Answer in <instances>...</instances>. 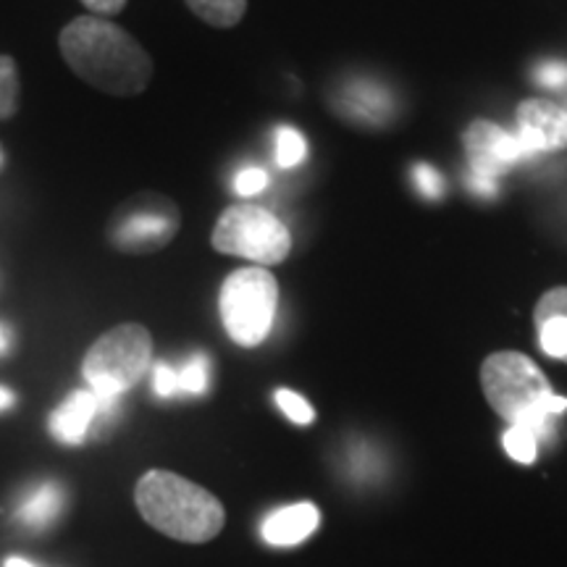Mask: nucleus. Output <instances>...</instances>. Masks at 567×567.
<instances>
[{"label": "nucleus", "instance_id": "nucleus-1", "mask_svg": "<svg viewBox=\"0 0 567 567\" xmlns=\"http://www.w3.org/2000/svg\"><path fill=\"white\" fill-rule=\"evenodd\" d=\"M69 69L82 82L116 97L140 95L153 80V59L130 32L101 17L69 21L59 34Z\"/></svg>", "mask_w": 567, "mask_h": 567}, {"label": "nucleus", "instance_id": "nucleus-2", "mask_svg": "<svg viewBox=\"0 0 567 567\" xmlns=\"http://www.w3.org/2000/svg\"><path fill=\"white\" fill-rule=\"evenodd\" d=\"M481 386L494 413L509 425H523L538 442L555 434V421L567 400L551 392L547 375L520 352H494L481 365Z\"/></svg>", "mask_w": 567, "mask_h": 567}, {"label": "nucleus", "instance_id": "nucleus-3", "mask_svg": "<svg viewBox=\"0 0 567 567\" xmlns=\"http://www.w3.org/2000/svg\"><path fill=\"white\" fill-rule=\"evenodd\" d=\"M140 515L161 534L187 544L210 542L221 534L226 513L221 502L208 488L168 471H151L140 478L137 492Z\"/></svg>", "mask_w": 567, "mask_h": 567}, {"label": "nucleus", "instance_id": "nucleus-4", "mask_svg": "<svg viewBox=\"0 0 567 567\" xmlns=\"http://www.w3.org/2000/svg\"><path fill=\"white\" fill-rule=\"evenodd\" d=\"M279 281L264 266H245L226 276L218 308L226 334L239 347H258L271 331Z\"/></svg>", "mask_w": 567, "mask_h": 567}, {"label": "nucleus", "instance_id": "nucleus-5", "mask_svg": "<svg viewBox=\"0 0 567 567\" xmlns=\"http://www.w3.org/2000/svg\"><path fill=\"white\" fill-rule=\"evenodd\" d=\"M151 354V331L140 323H122L105 331L84 354V379L97 396H122L145 375Z\"/></svg>", "mask_w": 567, "mask_h": 567}, {"label": "nucleus", "instance_id": "nucleus-6", "mask_svg": "<svg viewBox=\"0 0 567 567\" xmlns=\"http://www.w3.org/2000/svg\"><path fill=\"white\" fill-rule=\"evenodd\" d=\"M213 250L245 258L258 266H276L292 250V234L271 210L252 203L229 205L213 229Z\"/></svg>", "mask_w": 567, "mask_h": 567}, {"label": "nucleus", "instance_id": "nucleus-7", "mask_svg": "<svg viewBox=\"0 0 567 567\" xmlns=\"http://www.w3.org/2000/svg\"><path fill=\"white\" fill-rule=\"evenodd\" d=\"M182 216L174 200L155 193L134 195L111 216L109 239L118 252L151 255L166 247L179 231Z\"/></svg>", "mask_w": 567, "mask_h": 567}, {"label": "nucleus", "instance_id": "nucleus-8", "mask_svg": "<svg viewBox=\"0 0 567 567\" xmlns=\"http://www.w3.org/2000/svg\"><path fill=\"white\" fill-rule=\"evenodd\" d=\"M465 153L471 174L496 182L507 168L523 161H534L517 134H509L486 118H478L465 132Z\"/></svg>", "mask_w": 567, "mask_h": 567}, {"label": "nucleus", "instance_id": "nucleus-9", "mask_svg": "<svg viewBox=\"0 0 567 567\" xmlns=\"http://www.w3.org/2000/svg\"><path fill=\"white\" fill-rule=\"evenodd\" d=\"M517 137H520L530 158L542 153H555L567 147V111L557 103L526 101L517 105Z\"/></svg>", "mask_w": 567, "mask_h": 567}, {"label": "nucleus", "instance_id": "nucleus-10", "mask_svg": "<svg viewBox=\"0 0 567 567\" xmlns=\"http://www.w3.org/2000/svg\"><path fill=\"white\" fill-rule=\"evenodd\" d=\"M534 323L542 350L567 363V287L549 289L536 302Z\"/></svg>", "mask_w": 567, "mask_h": 567}, {"label": "nucleus", "instance_id": "nucleus-11", "mask_svg": "<svg viewBox=\"0 0 567 567\" xmlns=\"http://www.w3.org/2000/svg\"><path fill=\"white\" fill-rule=\"evenodd\" d=\"M334 109H339V113H344L347 118H354V122L379 124L392 116L394 101L389 97V92L384 87H379V84L354 80L339 90Z\"/></svg>", "mask_w": 567, "mask_h": 567}, {"label": "nucleus", "instance_id": "nucleus-12", "mask_svg": "<svg viewBox=\"0 0 567 567\" xmlns=\"http://www.w3.org/2000/svg\"><path fill=\"white\" fill-rule=\"evenodd\" d=\"M321 523V513L308 502L292 507L276 509L274 515L266 517L264 523V538L274 547H295L308 538Z\"/></svg>", "mask_w": 567, "mask_h": 567}, {"label": "nucleus", "instance_id": "nucleus-13", "mask_svg": "<svg viewBox=\"0 0 567 567\" xmlns=\"http://www.w3.org/2000/svg\"><path fill=\"white\" fill-rule=\"evenodd\" d=\"M97 417V396L92 389L74 392L51 417L53 436L63 444H82L92 421Z\"/></svg>", "mask_w": 567, "mask_h": 567}, {"label": "nucleus", "instance_id": "nucleus-14", "mask_svg": "<svg viewBox=\"0 0 567 567\" xmlns=\"http://www.w3.org/2000/svg\"><path fill=\"white\" fill-rule=\"evenodd\" d=\"M63 507V492L55 484H42L27 496L24 505L19 509V517L27 526H48Z\"/></svg>", "mask_w": 567, "mask_h": 567}, {"label": "nucleus", "instance_id": "nucleus-15", "mask_svg": "<svg viewBox=\"0 0 567 567\" xmlns=\"http://www.w3.org/2000/svg\"><path fill=\"white\" fill-rule=\"evenodd\" d=\"M187 6L195 11L197 19L218 27V30H229V27L239 24L247 11V0H187Z\"/></svg>", "mask_w": 567, "mask_h": 567}, {"label": "nucleus", "instance_id": "nucleus-16", "mask_svg": "<svg viewBox=\"0 0 567 567\" xmlns=\"http://www.w3.org/2000/svg\"><path fill=\"white\" fill-rule=\"evenodd\" d=\"M308 155V142L295 126H279L276 130V163L281 168H295L300 166Z\"/></svg>", "mask_w": 567, "mask_h": 567}, {"label": "nucleus", "instance_id": "nucleus-17", "mask_svg": "<svg viewBox=\"0 0 567 567\" xmlns=\"http://www.w3.org/2000/svg\"><path fill=\"white\" fill-rule=\"evenodd\" d=\"M19 111V71L11 55H0V118L17 116Z\"/></svg>", "mask_w": 567, "mask_h": 567}, {"label": "nucleus", "instance_id": "nucleus-18", "mask_svg": "<svg viewBox=\"0 0 567 567\" xmlns=\"http://www.w3.org/2000/svg\"><path fill=\"white\" fill-rule=\"evenodd\" d=\"M502 444H505L507 455L513 457L515 463L530 465L536 460L538 439L530 434L528 429H523V425H509V429L505 431V436H502Z\"/></svg>", "mask_w": 567, "mask_h": 567}, {"label": "nucleus", "instance_id": "nucleus-19", "mask_svg": "<svg viewBox=\"0 0 567 567\" xmlns=\"http://www.w3.org/2000/svg\"><path fill=\"white\" fill-rule=\"evenodd\" d=\"M210 381V363L203 352L193 354L179 371V386L187 394H203Z\"/></svg>", "mask_w": 567, "mask_h": 567}, {"label": "nucleus", "instance_id": "nucleus-20", "mask_svg": "<svg viewBox=\"0 0 567 567\" xmlns=\"http://www.w3.org/2000/svg\"><path fill=\"white\" fill-rule=\"evenodd\" d=\"M276 405H279L281 413L297 425H308L316 421V410L310 408L300 394L289 392V389H279V392H276Z\"/></svg>", "mask_w": 567, "mask_h": 567}, {"label": "nucleus", "instance_id": "nucleus-21", "mask_svg": "<svg viewBox=\"0 0 567 567\" xmlns=\"http://www.w3.org/2000/svg\"><path fill=\"white\" fill-rule=\"evenodd\" d=\"M413 176L417 184V193L423 197H429V200H439V197L444 195V176L439 174L434 166H429V163H417L413 168Z\"/></svg>", "mask_w": 567, "mask_h": 567}, {"label": "nucleus", "instance_id": "nucleus-22", "mask_svg": "<svg viewBox=\"0 0 567 567\" xmlns=\"http://www.w3.org/2000/svg\"><path fill=\"white\" fill-rule=\"evenodd\" d=\"M268 187V174L264 168H255V166H247L234 176V193L243 195V197H252L258 193H264Z\"/></svg>", "mask_w": 567, "mask_h": 567}, {"label": "nucleus", "instance_id": "nucleus-23", "mask_svg": "<svg viewBox=\"0 0 567 567\" xmlns=\"http://www.w3.org/2000/svg\"><path fill=\"white\" fill-rule=\"evenodd\" d=\"M153 389L158 396H174L176 392H182L179 371L168 363H158L153 371Z\"/></svg>", "mask_w": 567, "mask_h": 567}, {"label": "nucleus", "instance_id": "nucleus-24", "mask_svg": "<svg viewBox=\"0 0 567 567\" xmlns=\"http://www.w3.org/2000/svg\"><path fill=\"white\" fill-rule=\"evenodd\" d=\"M536 80L547 87H565L567 84V63L547 61L536 69Z\"/></svg>", "mask_w": 567, "mask_h": 567}, {"label": "nucleus", "instance_id": "nucleus-25", "mask_svg": "<svg viewBox=\"0 0 567 567\" xmlns=\"http://www.w3.org/2000/svg\"><path fill=\"white\" fill-rule=\"evenodd\" d=\"M87 9L95 13V17H116V13L124 11L126 0H82Z\"/></svg>", "mask_w": 567, "mask_h": 567}, {"label": "nucleus", "instance_id": "nucleus-26", "mask_svg": "<svg viewBox=\"0 0 567 567\" xmlns=\"http://www.w3.org/2000/svg\"><path fill=\"white\" fill-rule=\"evenodd\" d=\"M467 187H471L476 195H484V197L496 195V182L484 179V176H476V174H467Z\"/></svg>", "mask_w": 567, "mask_h": 567}, {"label": "nucleus", "instance_id": "nucleus-27", "mask_svg": "<svg viewBox=\"0 0 567 567\" xmlns=\"http://www.w3.org/2000/svg\"><path fill=\"white\" fill-rule=\"evenodd\" d=\"M11 405H13V394L9 392V389L0 386V410H6V408H11Z\"/></svg>", "mask_w": 567, "mask_h": 567}, {"label": "nucleus", "instance_id": "nucleus-28", "mask_svg": "<svg viewBox=\"0 0 567 567\" xmlns=\"http://www.w3.org/2000/svg\"><path fill=\"white\" fill-rule=\"evenodd\" d=\"M9 342H11L9 329H6V326H0V354H3L6 350H9Z\"/></svg>", "mask_w": 567, "mask_h": 567}, {"label": "nucleus", "instance_id": "nucleus-29", "mask_svg": "<svg viewBox=\"0 0 567 567\" xmlns=\"http://www.w3.org/2000/svg\"><path fill=\"white\" fill-rule=\"evenodd\" d=\"M6 567H34V565H30V563H27V559L11 557V559H6Z\"/></svg>", "mask_w": 567, "mask_h": 567}]
</instances>
